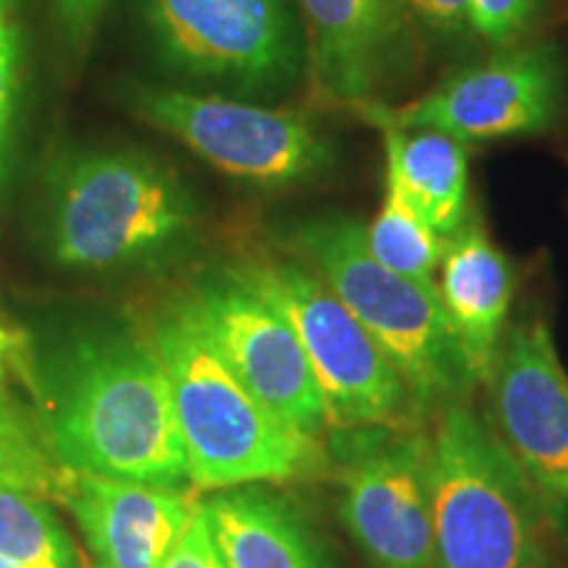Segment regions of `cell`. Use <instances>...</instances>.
<instances>
[{"instance_id": "1", "label": "cell", "mask_w": 568, "mask_h": 568, "mask_svg": "<svg viewBox=\"0 0 568 568\" xmlns=\"http://www.w3.org/2000/svg\"><path fill=\"white\" fill-rule=\"evenodd\" d=\"M48 445L69 468L176 487L187 460L172 387L153 345L124 337L77 345L55 376Z\"/></svg>"}, {"instance_id": "2", "label": "cell", "mask_w": 568, "mask_h": 568, "mask_svg": "<svg viewBox=\"0 0 568 568\" xmlns=\"http://www.w3.org/2000/svg\"><path fill=\"white\" fill-rule=\"evenodd\" d=\"M153 347L172 387L187 477L195 487L295 479L324 464L314 435L284 424L240 385L190 301L159 324Z\"/></svg>"}, {"instance_id": "3", "label": "cell", "mask_w": 568, "mask_h": 568, "mask_svg": "<svg viewBox=\"0 0 568 568\" xmlns=\"http://www.w3.org/2000/svg\"><path fill=\"white\" fill-rule=\"evenodd\" d=\"M301 253L406 382L416 414L445 408L474 385L458 332L439 287H424L389 272L368 251L366 226L326 213L295 230Z\"/></svg>"}, {"instance_id": "4", "label": "cell", "mask_w": 568, "mask_h": 568, "mask_svg": "<svg viewBox=\"0 0 568 568\" xmlns=\"http://www.w3.org/2000/svg\"><path fill=\"white\" fill-rule=\"evenodd\" d=\"M197 224L193 193L138 151H84L55 163L48 237L71 268H122L172 253Z\"/></svg>"}, {"instance_id": "5", "label": "cell", "mask_w": 568, "mask_h": 568, "mask_svg": "<svg viewBox=\"0 0 568 568\" xmlns=\"http://www.w3.org/2000/svg\"><path fill=\"white\" fill-rule=\"evenodd\" d=\"M437 568H545V503L493 426L453 403L429 453Z\"/></svg>"}, {"instance_id": "6", "label": "cell", "mask_w": 568, "mask_h": 568, "mask_svg": "<svg viewBox=\"0 0 568 568\" xmlns=\"http://www.w3.org/2000/svg\"><path fill=\"white\" fill-rule=\"evenodd\" d=\"M247 282L293 324L314 368L329 422L393 426L416 414L393 361L318 274L301 264L240 266Z\"/></svg>"}, {"instance_id": "7", "label": "cell", "mask_w": 568, "mask_h": 568, "mask_svg": "<svg viewBox=\"0 0 568 568\" xmlns=\"http://www.w3.org/2000/svg\"><path fill=\"white\" fill-rule=\"evenodd\" d=\"M148 30L163 67L237 92H280L303 69L287 0H148Z\"/></svg>"}, {"instance_id": "8", "label": "cell", "mask_w": 568, "mask_h": 568, "mask_svg": "<svg viewBox=\"0 0 568 568\" xmlns=\"http://www.w3.org/2000/svg\"><path fill=\"white\" fill-rule=\"evenodd\" d=\"M566 92V63L556 42L508 48L489 61L445 77L414 103H355L368 124L387 130L429 126L453 138L495 140L539 134L556 126Z\"/></svg>"}, {"instance_id": "9", "label": "cell", "mask_w": 568, "mask_h": 568, "mask_svg": "<svg viewBox=\"0 0 568 568\" xmlns=\"http://www.w3.org/2000/svg\"><path fill=\"white\" fill-rule=\"evenodd\" d=\"M126 103L145 122L237 180L280 187L335 166L332 142L301 113L166 88H132Z\"/></svg>"}, {"instance_id": "10", "label": "cell", "mask_w": 568, "mask_h": 568, "mask_svg": "<svg viewBox=\"0 0 568 568\" xmlns=\"http://www.w3.org/2000/svg\"><path fill=\"white\" fill-rule=\"evenodd\" d=\"M429 453V437L395 426L353 435L339 516L372 568H437Z\"/></svg>"}, {"instance_id": "11", "label": "cell", "mask_w": 568, "mask_h": 568, "mask_svg": "<svg viewBox=\"0 0 568 568\" xmlns=\"http://www.w3.org/2000/svg\"><path fill=\"white\" fill-rule=\"evenodd\" d=\"M213 347L261 406L305 435L329 422L324 395L293 324L243 268L213 276L190 297Z\"/></svg>"}, {"instance_id": "12", "label": "cell", "mask_w": 568, "mask_h": 568, "mask_svg": "<svg viewBox=\"0 0 568 568\" xmlns=\"http://www.w3.org/2000/svg\"><path fill=\"white\" fill-rule=\"evenodd\" d=\"M487 382L495 435L545 508H568V379L550 326L542 318L516 324L500 343Z\"/></svg>"}, {"instance_id": "13", "label": "cell", "mask_w": 568, "mask_h": 568, "mask_svg": "<svg viewBox=\"0 0 568 568\" xmlns=\"http://www.w3.org/2000/svg\"><path fill=\"white\" fill-rule=\"evenodd\" d=\"M98 568H161L197 503L176 487L77 471L67 503Z\"/></svg>"}, {"instance_id": "14", "label": "cell", "mask_w": 568, "mask_h": 568, "mask_svg": "<svg viewBox=\"0 0 568 568\" xmlns=\"http://www.w3.org/2000/svg\"><path fill=\"white\" fill-rule=\"evenodd\" d=\"M514 290L516 272L506 253L489 240L479 216H468L445 245L439 297L477 382H487L495 368Z\"/></svg>"}, {"instance_id": "15", "label": "cell", "mask_w": 568, "mask_h": 568, "mask_svg": "<svg viewBox=\"0 0 568 568\" xmlns=\"http://www.w3.org/2000/svg\"><path fill=\"white\" fill-rule=\"evenodd\" d=\"M308 21L316 82L335 103H364L393 42L387 0H297Z\"/></svg>"}, {"instance_id": "16", "label": "cell", "mask_w": 568, "mask_h": 568, "mask_svg": "<svg viewBox=\"0 0 568 568\" xmlns=\"http://www.w3.org/2000/svg\"><path fill=\"white\" fill-rule=\"evenodd\" d=\"M387 182L443 240H450L468 219V151L453 134L418 126H387Z\"/></svg>"}, {"instance_id": "17", "label": "cell", "mask_w": 568, "mask_h": 568, "mask_svg": "<svg viewBox=\"0 0 568 568\" xmlns=\"http://www.w3.org/2000/svg\"><path fill=\"white\" fill-rule=\"evenodd\" d=\"M203 508L226 568H318L295 514L276 497L243 489Z\"/></svg>"}, {"instance_id": "18", "label": "cell", "mask_w": 568, "mask_h": 568, "mask_svg": "<svg viewBox=\"0 0 568 568\" xmlns=\"http://www.w3.org/2000/svg\"><path fill=\"white\" fill-rule=\"evenodd\" d=\"M368 251L389 272L406 280L437 287L435 272L443 264L447 240L432 230L418 213L410 209L406 197L395 184L387 182L385 205L372 226H366Z\"/></svg>"}, {"instance_id": "19", "label": "cell", "mask_w": 568, "mask_h": 568, "mask_svg": "<svg viewBox=\"0 0 568 568\" xmlns=\"http://www.w3.org/2000/svg\"><path fill=\"white\" fill-rule=\"evenodd\" d=\"M0 556L21 568H77V556L45 500L0 485Z\"/></svg>"}, {"instance_id": "20", "label": "cell", "mask_w": 568, "mask_h": 568, "mask_svg": "<svg viewBox=\"0 0 568 568\" xmlns=\"http://www.w3.org/2000/svg\"><path fill=\"white\" fill-rule=\"evenodd\" d=\"M542 0H471V30L493 48L514 45L537 21Z\"/></svg>"}, {"instance_id": "21", "label": "cell", "mask_w": 568, "mask_h": 568, "mask_svg": "<svg viewBox=\"0 0 568 568\" xmlns=\"http://www.w3.org/2000/svg\"><path fill=\"white\" fill-rule=\"evenodd\" d=\"M17 74H19V30L13 19L11 0H0V151H3L6 130L13 109V95H17Z\"/></svg>"}, {"instance_id": "22", "label": "cell", "mask_w": 568, "mask_h": 568, "mask_svg": "<svg viewBox=\"0 0 568 568\" xmlns=\"http://www.w3.org/2000/svg\"><path fill=\"white\" fill-rule=\"evenodd\" d=\"M161 568H226L216 545H213L203 503L195 508L193 518H190V524L184 527L182 537L176 539L174 550L169 552L166 564Z\"/></svg>"}, {"instance_id": "23", "label": "cell", "mask_w": 568, "mask_h": 568, "mask_svg": "<svg viewBox=\"0 0 568 568\" xmlns=\"http://www.w3.org/2000/svg\"><path fill=\"white\" fill-rule=\"evenodd\" d=\"M105 6H109V0H55V19H59L63 40L74 51H84Z\"/></svg>"}, {"instance_id": "24", "label": "cell", "mask_w": 568, "mask_h": 568, "mask_svg": "<svg viewBox=\"0 0 568 568\" xmlns=\"http://www.w3.org/2000/svg\"><path fill=\"white\" fill-rule=\"evenodd\" d=\"M410 13L435 34H460L471 27V0H406Z\"/></svg>"}, {"instance_id": "25", "label": "cell", "mask_w": 568, "mask_h": 568, "mask_svg": "<svg viewBox=\"0 0 568 568\" xmlns=\"http://www.w3.org/2000/svg\"><path fill=\"white\" fill-rule=\"evenodd\" d=\"M19 353V339L13 332L6 329L3 324H0V379L6 376V366L11 364L13 355Z\"/></svg>"}, {"instance_id": "26", "label": "cell", "mask_w": 568, "mask_h": 568, "mask_svg": "<svg viewBox=\"0 0 568 568\" xmlns=\"http://www.w3.org/2000/svg\"><path fill=\"white\" fill-rule=\"evenodd\" d=\"M17 414H19V410L13 408L11 403L6 400L3 395H0V424H3V422H9V418H13V416H17Z\"/></svg>"}, {"instance_id": "27", "label": "cell", "mask_w": 568, "mask_h": 568, "mask_svg": "<svg viewBox=\"0 0 568 568\" xmlns=\"http://www.w3.org/2000/svg\"><path fill=\"white\" fill-rule=\"evenodd\" d=\"M0 568H21V566H19V564H13V560H9V558L0 556Z\"/></svg>"}]
</instances>
